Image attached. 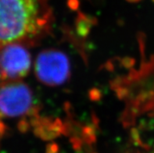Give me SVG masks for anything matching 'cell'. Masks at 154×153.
I'll return each instance as SVG.
<instances>
[{
	"instance_id": "6da1fadb",
	"label": "cell",
	"mask_w": 154,
	"mask_h": 153,
	"mask_svg": "<svg viewBox=\"0 0 154 153\" xmlns=\"http://www.w3.org/2000/svg\"><path fill=\"white\" fill-rule=\"evenodd\" d=\"M47 20L45 0H0V50L36 35Z\"/></svg>"
},
{
	"instance_id": "7a4b0ae2",
	"label": "cell",
	"mask_w": 154,
	"mask_h": 153,
	"mask_svg": "<svg viewBox=\"0 0 154 153\" xmlns=\"http://www.w3.org/2000/svg\"><path fill=\"white\" fill-rule=\"evenodd\" d=\"M32 106V94L19 81L0 82V119L14 118L27 114ZM2 130L0 122V132Z\"/></svg>"
},
{
	"instance_id": "3957f363",
	"label": "cell",
	"mask_w": 154,
	"mask_h": 153,
	"mask_svg": "<svg viewBox=\"0 0 154 153\" xmlns=\"http://www.w3.org/2000/svg\"><path fill=\"white\" fill-rule=\"evenodd\" d=\"M31 67V56L19 43L6 45L0 50V79L15 81L25 77Z\"/></svg>"
},
{
	"instance_id": "277c9868",
	"label": "cell",
	"mask_w": 154,
	"mask_h": 153,
	"mask_svg": "<svg viewBox=\"0 0 154 153\" xmlns=\"http://www.w3.org/2000/svg\"><path fill=\"white\" fill-rule=\"evenodd\" d=\"M38 78L49 85L63 83L69 74V63L64 55L57 51L42 52L36 62Z\"/></svg>"
}]
</instances>
